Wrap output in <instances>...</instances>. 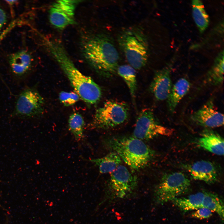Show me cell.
Instances as JSON below:
<instances>
[{"label": "cell", "mask_w": 224, "mask_h": 224, "mask_svg": "<svg viewBox=\"0 0 224 224\" xmlns=\"http://www.w3.org/2000/svg\"><path fill=\"white\" fill-rule=\"evenodd\" d=\"M45 40L51 54L80 98L90 104L97 102L102 95L99 86L91 78L84 75L77 69L62 45L53 40Z\"/></svg>", "instance_id": "obj_1"}, {"label": "cell", "mask_w": 224, "mask_h": 224, "mask_svg": "<svg viewBox=\"0 0 224 224\" xmlns=\"http://www.w3.org/2000/svg\"><path fill=\"white\" fill-rule=\"evenodd\" d=\"M83 55L97 72L105 75L115 73L119 55L112 40L107 35L99 34L88 38L82 44Z\"/></svg>", "instance_id": "obj_2"}, {"label": "cell", "mask_w": 224, "mask_h": 224, "mask_svg": "<svg viewBox=\"0 0 224 224\" xmlns=\"http://www.w3.org/2000/svg\"><path fill=\"white\" fill-rule=\"evenodd\" d=\"M131 169L138 170L146 166L153 156L152 150L143 141L134 137H113L106 142Z\"/></svg>", "instance_id": "obj_3"}, {"label": "cell", "mask_w": 224, "mask_h": 224, "mask_svg": "<svg viewBox=\"0 0 224 224\" xmlns=\"http://www.w3.org/2000/svg\"><path fill=\"white\" fill-rule=\"evenodd\" d=\"M118 41L130 66L137 70L144 66L148 48L147 37L141 29L134 27L125 30L119 34Z\"/></svg>", "instance_id": "obj_4"}, {"label": "cell", "mask_w": 224, "mask_h": 224, "mask_svg": "<svg viewBox=\"0 0 224 224\" xmlns=\"http://www.w3.org/2000/svg\"><path fill=\"white\" fill-rule=\"evenodd\" d=\"M138 184L137 177L126 167L120 165L111 174L103 202H112L129 198Z\"/></svg>", "instance_id": "obj_5"}, {"label": "cell", "mask_w": 224, "mask_h": 224, "mask_svg": "<svg viewBox=\"0 0 224 224\" xmlns=\"http://www.w3.org/2000/svg\"><path fill=\"white\" fill-rule=\"evenodd\" d=\"M190 186V180L182 172L166 174L162 177L155 189L154 201L159 205L172 201L188 192Z\"/></svg>", "instance_id": "obj_6"}, {"label": "cell", "mask_w": 224, "mask_h": 224, "mask_svg": "<svg viewBox=\"0 0 224 224\" xmlns=\"http://www.w3.org/2000/svg\"><path fill=\"white\" fill-rule=\"evenodd\" d=\"M128 116V109L125 103L107 100L96 110L92 127L103 129L112 128L123 124Z\"/></svg>", "instance_id": "obj_7"}, {"label": "cell", "mask_w": 224, "mask_h": 224, "mask_svg": "<svg viewBox=\"0 0 224 224\" xmlns=\"http://www.w3.org/2000/svg\"><path fill=\"white\" fill-rule=\"evenodd\" d=\"M173 130L160 124L149 109L142 110L137 119L133 137L143 141L149 140L159 135L170 136Z\"/></svg>", "instance_id": "obj_8"}, {"label": "cell", "mask_w": 224, "mask_h": 224, "mask_svg": "<svg viewBox=\"0 0 224 224\" xmlns=\"http://www.w3.org/2000/svg\"><path fill=\"white\" fill-rule=\"evenodd\" d=\"M80 0H59L51 5L49 12V19L54 27L63 30L75 24V12Z\"/></svg>", "instance_id": "obj_9"}, {"label": "cell", "mask_w": 224, "mask_h": 224, "mask_svg": "<svg viewBox=\"0 0 224 224\" xmlns=\"http://www.w3.org/2000/svg\"><path fill=\"white\" fill-rule=\"evenodd\" d=\"M44 103L43 98L37 91L32 88H26L19 95L14 112L22 118L34 117L42 113Z\"/></svg>", "instance_id": "obj_10"}, {"label": "cell", "mask_w": 224, "mask_h": 224, "mask_svg": "<svg viewBox=\"0 0 224 224\" xmlns=\"http://www.w3.org/2000/svg\"><path fill=\"white\" fill-rule=\"evenodd\" d=\"M190 118L196 124L207 128L219 127L224 124L223 114L215 109L212 100L194 112Z\"/></svg>", "instance_id": "obj_11"}, {"label": "cell", "mask_w": 224, "mask_h": 224, "mask_svg": "<svg viewBox=\"0 0 224 224\" xmlns=\"http://www.w3.org/2000/svg\"><path fill=\"white\" fill-rule=\"evenodd\" d=\"M172 64H169L157 71L150 86V89L155 98L158 101L166 100L172 85L170 74Z\"/></svg>", "instance_id": "obj_12"}, {"label": "cell", "mask_w": 224, "mask_h": 224, "mask_svg": "<svg viewBox=\"0 0 224 224\" xmlns=\"http://www.w3.org/2000/svg\"><path fill=\"white\" fill-rule=\"evenodd\" d=\"M188 170L193 179L208 184H213L218 179V173L216 168L209 161H197L190 166Z\"/></svg>", "instance_id": "obj_13"}, {"label": "cell", "mask_w": 224, "mask_h": 224, "mask_svg": "<svg viewBox=\"0 0 224 224\" xmlns=\"http://www.w3.org/2000/svg\"><path fill=\"white\" fill-rule=\"evenodd\" d=\"M32 62L30 55L25 50L13 54L9 58L12 72L19 78H22L27 74L31 67Z\"/></svg>", "instance_id": "obj_14"}, {"label": "cell", "mask_w": 224, "mask_h": 224, "mask_svg": "<svg viewBox=\"0 0 224 224\" xmlns=\"http://www.w3.org/2000/svg\"><path fill=\"white\" fill-rule=\"evenodd\" d=\"M198 144L203 149L214 154H224V140L219 134L213 131L206 130L198 139Z\"/></svg>", "instance_id": "obj_15"}, {"label": "cell", "mask_w": 224, "mask_h": 224, "mask_svg": "<svg viewBox=\"0 0 224 224\" xmlns=\"http://www.w3.org/2000/svg\"><path fill=\"white\" fill-rule=\"evenodd\" d=\"M190 87V82L184 78L179 79L172 85L166 99L168 107L170 112L174 111L180 100L189 91Z\"/></svg>", "instance_id": "obj_16"}, {"label": "cell", "mask_w": 224, "mask_h": 224, "mask_svg": "<svg viewBox=\"0 0 224 224\" xmlns=\"http://www.w3.org/2000/svg\"><path fill=\"white\" fill-rule=\"evenodd\" d=\"M205 191L201 192L188 196L178 197L172 202L181 211L185 212L203 208Z\"/></svg>", "instance_id": "obj_17"}, {"label": "cell", "mask_w": 224, "mask_h": 224, "mask_svg": "<svg viewBox=\"0 0 224 224\" xmlns=\"http://www.w3.org/2000/svg\"><path fill=\"white\" fill-rule=\"evenodd\" d=\"M224 51L219 53L211 68L207 72L205 82L208 85L218 86L221 85L224 80Z\"/></svg>", "instance_id": "obj_18"}, {"label": "cell", "mask_w": 224, "mask_h": 224, "mask_svg": "<svg viewBox=\"0 0 224 224\" xmlns=\"http://www.w3.org/2000/svg\"><path fill=\"white\" fill-rule=\"evenodd\" d=\"M90 161L99 168L101 174L112 172L119 166L121 159L115 152H113L102 157L91 159Z\"/></svg>", "instance_id": "obj_19"}, {"label": "cell", "mask_w": 224, "mask_h": 224, "mask_svg": "<svg viewBox=\"0 0 224 224\" xmlns=\"http://www.w3.org/2000/svg\"><path fill=\"white\" fill-rule=\"evenodd\" d=\"M117 72L126 83L133 102H135L137 89V80L135 69L130 65L118 66Z\"/></svg>", "instance_id": "obj_20"}, {"label": "cell", "mask_w": 224, "mask_h": 224, "mask_svg": "<svg viewBox=\"0 0 224 224\" xmlns=\"http://www.w3.org/2000/svg\"><path fill=\"white\" fill-rule=\"evenodd\" d=\"M192 3L193 18L199 31L202 33L208 26L209 16L201 1L193 0Z\"/></svg>", "instance_id": "obj_21"}, {"label": "cell", "mask_w": 224, "mask_h": 224, "mask_svg": "<svg viewBox=\"0 0 224 224\" xmlns=\"http://www.w3.org/2000/svg\"><path fill=\"white\" fill-rule=\"evenodd\" d=\"M203 207L208 208L216 212L223 221L224 217V204L222 200L216 194L205 192Z\"/></svg>", "instance_id": "obj_22"}, {"label": "cell", "mask_w": 224, "mask_h": 224, "mask_svg": "<svg viewBox=\"0 0 224 224\" xmlns=\"http://www.w3.org/2000/svg\"><path fill=\"white\" fill-rule=\"evenodd\" d=\"M68 124L69 129L76 139L77 141L81 139L83 136L85 125L82 115L77 113L72 114L69 117Z\"/></svg>", "instance_id": "obj_23"}, {"label": "cell", "mask_w": 224, "mask_h": 224, "mask_svg": "<svg viewBox=\"0 0 224 224\" xmlns=\"http://www.w3.org/2000/svg\"><path fill=\"white\" fill-rule=\"evenodd\" d=\"M79 97L78 95L75 92L62 91L60 93L59 96L60 101L65 106L74 104L78 100Z\"/></svg>", "instance_id": "obj_24"}, {"label": "cell", "mask_w": 224, "mask_h": 224, "mask_svg": "<svg viewBox=\"0 0 224 224\" xmlns=\"http://www.w3.org/2000/svg\"><path fill=\"white\" fill-rule=\"evenodd\" d=\"M212 212L205 208H198L193 212L191 215L192 217L198 219H204L210 217L212 215Z\"/></svg>", "instance_id": "obj_25"}, {"label": "cell", "mask_w": 224, "mask_h": 224, "mask_svg": "<svg viewBox=\"0 0 224 224\" xmlns=\"http://www.w3.org/2000/svg\"><path fill=\"white\" fill-rule=\"evenodd\" d=\"M19 21L18 20L13 21L0 33V43L7 35L19 24Z\"/></svg>", "instance_id": "obj_26"}, {"label": "cell", "mask_w": 224, "mask_h": 224, "mask_svg": "<svg viewBox=\"0 0 224 224\" xmlns=\"http://www.w3.org/2000/svg\"><path fill=\"white\" fill-rule=\"evenodd\" d=\"M6 14L4 11L0 8V31L7 22Z\"/></svg>", "instance_id": "obj_27"}, {"label": "cell", "mask_w": 224, "mask_h": 224, "mask_svg": "<svg viewBox=\"0 0 224 224\" xmlns=\"http://www.w3.org/2000/svg\"><path fill=\"white\" fill-rule=\"evenodd\" d=\"M6 1L10 5H13L14 4H15L16 2L17 1L16 0H6Z\"/></svg>", "instance_id": "obj_28"}]
</instances>
